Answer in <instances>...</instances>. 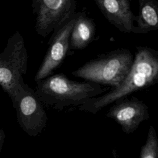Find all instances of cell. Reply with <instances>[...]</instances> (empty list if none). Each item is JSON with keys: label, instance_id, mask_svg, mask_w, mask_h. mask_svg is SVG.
Listing matches in <instances>:
<instances>
[{"label": "cell", "instance_id": "1", "mask_svg": "<svg viewBox=\"0 0 158 158\" xmlns=\"http://www.w3.org/2000/svg\"><path fill=\"white\" fill-rule=\"evenodd\" d=\"M157 80V51L148 47H138L131 68L122 83L103 95L88 100L78 109L94 114L109 104L153 85Z\"/></svg>", "mask_w": 158, "mask_h": 158}, {"label": "cell", "instance_id": "2", "mask_svg": "<svg viewBox=\"0 0 158 158\" xmlns=\"http://www.w3.org/2000/svg\"><path fill=\"white\" fill-rule=\"evenodd\" d=\"M107 90L97 83L73 81L65 75L56 74L37 82L35 92L43 105L61 110L80 106Z\"/></svg>", "mask_w": 158, "mask_h": 158}, {"label": "cell", "instance_id": "3", "mask_svg": "<svg viewBox=\"0 0 158 158\" xmlns=\"http://www.w3.org/2000/svg\"><path fill=\"white\" fill-rule=\"evenodd\" d=\"M133 59L128 49H116L88 61L72 72V75L87 81L116 88L129 73Z\"/></svg>", "mask_w": 158, "mask_h": 158}, {"label": "cell", "instance_id": "4", "mask_svg": "<svg viewBox=\"0 0 158 158\" xmlns=\"http://www.w3.org/2000/svg\"><path fill=\"white\" fill-rule=\"evenodd\" d=\"M12 102L20 128L30 136L35 137L41 133L48 117L43 104L35 91L23 82Z\"/></svg>", "mask_w": 158, "mask_h": 158}, {"label": "cell", "instance_id": "5", "mask_svg": "<svg viewBox=\"0 0 158 158\" xmlns=\"http://www.w3.org/2000/svg\"><path fill=\"white\" fill-rule=\"evenodd\" d=\"M5 57V60L0 59V85L12 101L23 82L22 75L26 72L28 58L23 40L19 33L12 39Z\"/></svg>", "mask_w": 158, "mask_h": 158}, {"label": "cell", "instance_id": "6", "mask_svg": "<svg viewBox=\"0 0 158 158\" xmlns=\"http://www.w3.org/2000/svg\"><path fill=\"white\" fill-rule=\"evenodd\" d=\"M33 5L36 14V30L46 37L75 14L76 0H33Z\"/></svg>", "mask_w": 158, "mask_h": 158}, {"label": "cell", "instance_id": "7", "mask_svg": "<svg viewBox=\"0 0 158 158\" xmlns=\"http://www.w3.org/2000/svg\"><path fill=\"white\" fill-rule=\"evenodd\" d=\"M76 17L77 14L75 13L69 20L56 30L49 41L47 52L35 75V80L36 83L51 75L52 72L64 60L70 48V36Z\"/></svg>", "mask_w": 158, "mask_h": 158}, {"label": "cell", "instance_id": "8", "mask_svg": "<svg viewBox=\"0 0 158 158\" xmlns=\"http://www.w3.org/2000/svg\"><path fill=\"white\" fill-rule=\"evenodd\" d=\"M106 115L120 125L126 134L133 133L143 121L150 117L148 106L134 96L115 101Z\"/></svg>", "mask_w": 158, "mask_h": 158}, {"label": "cell", "instance_id": "9", "mask_svg": "<svg viewBox=\"0 0 158 158\" xmlns=\"http://www.w3.org/2000/svg\"><path fill=\"white\" fill-rule=\"evenodd\" d=\"M106 19L121 32H131L135 15L129 0H94Z\"/></svg>", "mask_w": 158, "mask_h": 158}, {"label": "cell", "instance_id": "10", "mask_svg": "<svg viewBox=\"0 0 158 158\" xmlns=\"http://www.w3.org/2000/svg\"><path fill=\"white\" fill-rule=\"evenodd\" d=\"M139 12L131 32L146 33L158 28V2L157 0H138Z\"/></svg>", "mask_w": 158, "mask_h": 158}, {"label": "cell", "instance_id": "11", "mask_svg": "<svg viewBox=\"0 0 158 158\" xmlns=\"http://www.w3.org/2000/svg\"><path fill=\"white\" fill-rule=\"evenodd\" d=\"M96 32L93 21L84 14H77V17L70 36V48H85L94 38Z\"/></svg>", "mask_w": 158, "mask_h": 158}, {"label": "cell", "instance_id": "12", "mask_svg": "<svg viewBox=\"0 0 158 158\" xmlns=\"http://www.w3.org/2000/svg\"><path fill=\"white\" fill-rule=\"evenodd\" d=\"M139 158H158V141L152 125L149 127L146 141L141 147Z\"/></svg>", "mask_w": 158, "mask_h": 158}, {"label": "cell", "instance_id": "13", "mask_svg": "<svg viewBox=\"0 0 158 158\" xmlns=\"http://www.w3.org/2000/svg\"><path fill=\"white\" fill-rule=\"evenodd\" d=\"M5 133L4 131V130L2 129H1L0 128V152L1 151L2 149L4 142V139H5Z\"/></svg>", "mask_w": 158, "mask_h": 158}]
</instances>
